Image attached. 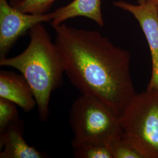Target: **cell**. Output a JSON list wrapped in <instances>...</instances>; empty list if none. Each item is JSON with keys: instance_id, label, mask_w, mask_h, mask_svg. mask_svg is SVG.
<instances>
[{"instance_id": "7", "label": "cell", "mask_w": 158, "mask_h": 158, "mask_svg": "<svg viewBox=\"0 0 158 158\" xmlns=\"http://www.w3.org/2000/svg\"><path fill=\"white\" fill-rule=\"evenodd\" d=\"M24 123L19 118L0 134V158H44L48 155L29 145L23 138Z\"/></svg>"}, {"instance_id": "11", "label": "cell", "mask_w": 158, "mask_h": 158, "mask_svg": "<svg viewBox=\"0 0 158 158\" xmlns=\"http://www.w3.org/2000/svg\"><path fill=\"white\" fill-rule=\"evenodd\" d=\"M107 145L113 158H143L141 153L122 136L114 139Z\"/></svg>"}, {"instance_id": "10", "label": "cell", "mask_w": 158, "mask_h": 158, "mask_svg": "<svg viewBox=\"0 0 158 158\" xmlns=\"http://www.w3.org/2000/svg\"><path fill=\"white\" fill-rule=\"evenodd\" d=\"M73 155L77 158H113L107 144L72 139Z\"/></svg>"}, {"instance_id": "13", "label": "cell", "mask_w": 158, "mask_h": 158, "mask_svg": "<svg viewBox=\"0 0 158 158\" xmlns=\"http://www.w3.org/2000/svg\"><path fill=\"white\" fill-rule=\"evenodd\" d=\"M17 104L0 97V134H2L12 121L18 117Z\"/></svg>"}, {"instance_id": "12", "label": "cell", "mask_w": 158, "mask_h": 158, "mask_svg": "<svg viewBox=\"0 0 158 158\" xmlns=\"http://www.w3.org/2000/svg\"><path fill=\"white\" fill-rule=\"evenodd\" d=\"M56 0H14L12 6L20 11L32 14H44Z\"/></svg>"}, {"instance_id": "6", "label": "cell", "mask_w": 158, "mask_h": 158, "mask_svg": "<svg viewBox=\"0 0 158 158\" xmlns=\"http://www.w3.org/2000/svg\"><path fill=\"white\" fill-rule=\"evenodd\" d=\"M114 5L131 13L139 23L149 48L152 73L147 89L158 91V8L153 2L146 1L136 5L119 0Z\"/></svg>"}, {"instance_id": "4", "label": "cell", "mask_w": 158, "mask_h": 158, "mask_svg": "<svg viewBox=\"0 0 158 158\" xmlns=\"http://www.w3.org/2000/svg\"><path fill=\"white\" fill-rule=\"evenodd\" d=\"M69 123L74 140L107 144L122 136L119 117L96 97L82 94L74 101Z\"/></svg>"}, {"instance_id": "5", "label": "cell", "mask_w": 158, "mask_h": 158, "mask_svg": "<svg viewBox=\"0 0 158 158\" xmlns=\"http://www.w3.org/2000/svg\"><path fill=\"white\" fill-rule=\"evenodd\" d=\"M53 13L32 14L20 11L0 0V59L7 56L18 40L35 25L52 21Z\"/></svg>"}, {"instance_id": "1", "label": "cell", "mask_w": 158, "mask_h": 158, "mask_svg": "<svg viewBox=\"0 0 158 158\" xmlns=\"http://www.w3.org/2000/svg\"><path fill=\"white\" fill-rule=\"evenodd\" d=\"M65 74L82 94L96 97L118 116L136 94L130 52L97 31L53 27Z\"/></svg>"}, {"instance_id": "3", "label": "cell", "mask_w": 158, "mask_h": 158, "mask_svg": "<svg viewBox=\"0 0 158 158\" xmlns=\"http://www.w3.org/2000/svg\"><path fill=\"white\" fill-rule=\"evenodd\" d=\"M122 137L143 158H158V91L136 93L119 116Z\"/></svg>"}, {"instance_id": "14", "label": "cell", "mask_w": 158, "mask_h": 158, "mask_svg": "<svg viewBox=\"0 0 158 158\" xmlns=\"http://www.w3.org/2000/svg\"><path fill=\"white\" fill-rule=\"evenodd\" d=\"M147 1L152 2L154 4H155L156 6H157L158 8V0H147Z\"/></svg>"}, {"instance_id": "2", "label": "cell", "mask_w": 158, "mask_h": 158, "mask_svg": "<svg viewBox=\"0 0 158 158\" xmlns=\"http://www.w3.org/2000/svg\"><path fill=\"white\" fill-rule=\"evenodd\" d=\"M27 48L15 56L0 59V66L19 71L34 91L40 119L46 121L49 116L52 93L63 84L65 73L62 57L55 43L41 23L29 31Z\"/></svg>"}, {"instance_id": "9", "label": "cell", "mask_w": 158, "mask_h": 158, "mask_svg": "<svg viewBox=\"0 0 158 158\" xmlns=\"http://www.w3.org/2000/svg\"><path fill=\"white\" fill-rule=\"evenodd\" d=\"M51 21L53 28L72 18L84 17L93 20L99 26L104 25L102 12V0H73L68 5L57 8Z\"/></svg>"}, {"instance_id": "8", "label": "cell", "mask_w": 158, "mask_h": 158, "mask_svg": "<svg viewBox=\"0 0 158 158\" xmlns=\"http://www.w3.org/2000/svg\"><path fill=\"white\" fill-rule=\"evenodd\" d=\"M0 97L14 102L25 112L36 106L34 91L23 74L11 71L0 72Z\"/></svg>"}, {"instance_id": "15", "label": "cell", "mask_w": 158, "mask_h": 158, "mask_svg": "<svg viewBox=\"0 0 158 158\" xmlns=\"http://www.w3.org/2000/svg\"><path fill=\"white\" fill-rule=\"evenodd\" d=\"M147 0H137V2H138V4H142L145 2Z\"/></svg>"}]
</instances>
